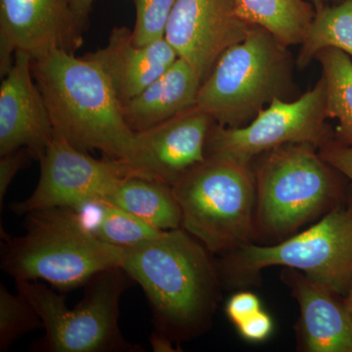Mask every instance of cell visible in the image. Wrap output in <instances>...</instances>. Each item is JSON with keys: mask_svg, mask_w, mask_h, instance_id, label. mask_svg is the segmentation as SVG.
Instances as JSON below:
<instances>
[{"mask_svg": "<svg viewBox=\"0 0 352 352\" xmlns=\"http://www.w3.org/2000/svg\"><path fill=\"white\" fill-rule=\"evenodd\" d=\"M68 1L76 19L87 31L89 25V16L94 0H68Z\"/></svg>", "mask_w": 352, "mask_h": 352, "instance_id": "obj_29", "label": "cell"}, {"mask_svg": "<svg viewBox=\"0 0 352 352\" xmlns=\"http://www.w3.org/2000/svg\"><path fill=\"white\" fill-rule=\"evenodd\" d=\"M47 106L32 73V57L17 51L0 87V156L29 150L39 161L54 138Z\"/></svg>", "mask_w": 352, "mask_h": 352, "instance_id": "obj_14", "label": "cell"}, {"mask_svg": "<svg viewBox=\"0 0 352 352\" xmlns=\"http://www.w3.org/2000/svg\"><path fill=\"white\" fill-rule=\"evenodd\" d=\"M131 278L122 267L101 271L85 285V296L69 308L65 296L38 281H18V293L31 302L43 321L44 336L36 352H142L120 330V302Z\"/></svg>", "mask_w": 352, "mask_h": 352, "instance_id": "obj_7", "label": "cell"}, {"mask_svg": "<svg viewBox=\"0 0 352 352\" xmlns=\"http://www.w3.org/2000/svg\"><path fill=\"white\" fill-rule=\"evenodd\" d=\"M92 232L103 242L126 250L154 239L163 231L122 208L102 201L100 215Z\"/></svg>", "mask_w": 352, "mask_h": 352, "instance_id": "obj_22", "label": "cell"}, {"mask_svg": "<svg viewBox=\"0 0 352 352\" xmlns=\"http://www.w3.org/2000/svg\"><path fill=\"white\" fill-rule=\"evenodd\" d=\"M258 157L252 168L256 241H282L320 219L349 195L346 176L326 163L314 146L289 143Z\"/></svg>", "mask_w": 352, "mask_h": 352, "instance_id": "obj_4", "label": "cell"}, {"mask_svg": "<svg viewBox=\"0 0 352 352\" xmlns=\"http://www.w3.org/2000/svg\"><path fill=\"white\" fill-rule=\"evenodd\" d=\"M344 300L347 309H349V314H351L352 316V283L351 285V288H349V292H347L346 296H344Z\"/></svg>", "mask_w": 352, "mask_h": 352, "instance_id": "obj_31", "label": "cell"}, {"mask_svg": "<svg viewBox=\"0 0 352 352\" xmlns=\"http://www.w3.org/2000/svg\"><path fill=\"white\" fill-rule=\"evenodd\" d=\"M0 157V210H2L7 190L14 177L29 164L30 161L34 160V157L29 150L25 148Z\"/></svg>", "mask_w": 352, "mask_h": 352, "instance_id": "obj_25", "label": "cell"}, {"mask_svg": "<svg viewBox=\"0 0 352 352\" xmlns=\"http://www.w3.org/2000/svg\"><path fill=\"white\" fill-rule=\"evenodd\" d=\"M85 57L94 62L107 76L120 106L141 94L178 59L166 38L138 46L134 43L132 31L126 27L113 28L107 45Z\"/></svg>", "mask_w": 352, "mask_h": 352, "instance_id": "obj_16", "label": "cell"}, {"mask_svg": "<svg viewBox=\"0 0 352 352\" xmlns=\"http://www.w3.org/2000/svg\"><path fill=\"white\" fill-rule=\"evenodd\" d=\"M212 254L182 227L124 252L122 267L144 292L155 330L173 342L195 339L212 325L222 287Z\"/></svg>", "mask_w": 352, "mask_h": 352, "instance_id": "obj_1", "label": "cell"}, {"mask_svg": "<svg viewBox=\"0 0 352 352\" xmlns=\"http://www.w3.org/2000/svg\"><path fill=\"white\" fill-rule=\"evenodd\" d=\"M316 58L323 69L326 115L338 120L333 138L352 148V60L336 48H326Z\"/></svg>", "mask_w": 352, "mask_h": 352, "instance_id": "obj_20", "label": "cell"}, {"mask_svg": "<svg viewBox=\"0 0 352 352\" xmlns=\"http://www.w3.org/2000/svg\"><path fill=\"white\" fill-rule=\"evenodd\" d=\"M240 335L250 342H263L272 333L273 322L270 315L263 310L237 326Z\"/></svg>", "mask_w": 352, "mask_h": 352, "instance_id": "obj_28", "label": "cell"}, {"mask_svg": "<svg viewBox=\"0 0 352 352\" xmlns=\"http://www.w3.org/2000/svg\"><path fill=\"white\" fill-rule=\"evenodd\" d=\"M300 45L296 61L300 69L326 48L344 51L352 57V0L317 9Z\"/></svg>", "mask_w": 352, "mask_h": 352, "instance_id": "obj_21", "label": "cell"}, {"mask_svg": "<svg viewBox=\"0 0 352 352\" xmlns=\"http://www.w3.org/2000/svg\"><path fill=\"white\" fill-rule=\"evenodd\" d=\"M150 344H151L153 351L156 352L176 351L173 346V340L156 330L153 331L151 333Z\"/></svg>", "mask_w": 352, "mask_h": 352, "instance_id": "obj_30", "label": "cell"}, {"mask_svg": "<svg viewBox=\"0 0 352 352\" xmlns=\"http://www.w3.org/2000/svg\"><path fill=\"white\" fill-rule=\"evenodd\" d=\"M85 30L68 0H0V76L12 68L15 53L36 58L52 50L75 53Z\"/></svg>", "mask_w": 352, "mask_h": 352, "instance_id": "obj_11", "label": "cell"}, {"mask_svg": "<svg viewBox=\"0 0 352 352\" xmlns=\"http://www.w3.org/2000/svg\"><path fill=\"white\" fill-rule=\"evenodd\" d=\"M326 163L346 176L352 184V148L338 142L335 138L318 149Z\"/></svg>", "mask_w": 352, "mask_h": 352, "instance_id": "obj_27", "label": "cell"}, {"mask_svg": "<svg viewBox=\"0 0 352 352\" xmlns=\"http://www.w3.org/2000/svg\"><path fill=\"white\" fill-rule=\"evenodd\" d=\"M236 13L250 25L263 28L284 47L302 43L315 11L305 0H234Z\"/></svg>", "mask_w": 352, "mask_h": 352, "instance_id": "obj_19", "label": "cell"}, {"mask_svg": "<svg viewBox=\"0 0 352 352\" xmlns=\"http://www.w3.org/2000/svg\"><path fill=\"white\" fill-rule=\"evenodd\" d=\"M323 78L300 98L274 99L249 124L241 127L214 124L206 144V157H222L251 166L259 155L289 143H303L319 149L335 138L326 120Z\"/></svg>", "mask_w": 352, "mask_h": 352, "instance_id": "obj_9", "label": "cell"}, {"mask_svg": "<svg viewBox=\"0 0 352 352\" xmlns=\"http://www.w3.org/2000/svg\"><path fill=\"white\" fill-rule=\"evenodd\" d=\"M259 310H261V300L251 292H240L231 296L226 307L227 316L236 327Z\"/></svg>", "mask_w": 352, "mask_h": 352, "instance_id": "obj_26", "label": "cell"}, {"mask_svg": "<svg viewBox=\"0 0 352 352\" xmlns=\"http://www.w3.org/2000/svg\"><path fill=\"white\" fill-rule=\"evenodd\" d=\"M293 87L292 58L270 32L252 27L231 46L201 82L197 107L215 124L241 127L274 99L286 100Z\"/></svg>", "mask_w": 352, "mask_h": 352, "instance_id": "obj_6", "label": "cell"}, {"mask_svg": "<svg viewBox=\"0 0 352 352\" xmlns=\"http://www.w3.org/2000/svg\"><path fill=\"white\" fill-rule=\"evenodd\" d=\"M32 73L47 106L55 135L80 151L98 150L129 164L136 155V133L103 71L75 53L52 50L32 58Z\"/></svg>", "mask_w": 352, "mask_h": 352, "instance_id": "obj_2", "label": "cell"}, {"mask_svg": "<svg viewBox=\"0 0 352 352\" xmlns=\"http://www.w3.org/2000/svg\"><path fill=\"white\" fill-rule=\"evenodd\" d=\"M104 201L162 231L180 228L182 212L173 187L138 176L120 178Z\"/></svg>", "mask_w": 352, "mask_h": 352, "instance_id": "obj_18", "label": "cell"}, {"mask_svg": "<svg viewBox=\"0 0 352 352\" xmlns=\"http://www.w3.org/2000/svg\"><path fill=\"white\" fill-rule=\"evenodd\" d=\"M217 265L222 286L256 283L261 270L285 266L344 298L352 283V193L307 230L272 245H241Z\"/></svg>", "mask_w": 352, "mask_h": 352, "instance_id": "obj_5", "label": "cell"}, {"mask_svg": "<svg viewBox=\"0 0 352 352\" xmlns=\"http://www.w3.org/2000/svg\"><path fill=\"white\" fill-rule=\"evenodd\" d=\"M182 227L212 252L256 242V185L252 166L207 157L173 185Z\"/></svg>", "mask_w": 352, "mask_h": 352, "instance_id": "obj_8", "label": "cell"}, {"mask_svg": "<svg viewBox=\"0 0 352 352\" xmlns=\"http://www.w3.org/2000/svg\"><path fill=\"white\" fill-rule=\"evenodd\" d=\"M333 1L340 2V1H342V0H333Z\"/></svg>", "mask_w": 352, "mask_h": 352, "instance_id": "obj_32", "label": "cell"}, {"mask_svg": "<svg viewBox=\"0 0 352 352\" xmlns=\"http://www.w3.org/2000/svg\"><path fill=\"white\" fill-rule=\"evenodd\" d=\"M252 27L237 15L234 0H176L164 38L203 82L220 56L244 41Z\"/></svg>", "mask_w": 352, "mask_h": 352, "instance_id": "obj_12", "label": "cell"}, {"mask_svg": "<svg viewBox=\"0 0 352 352\" xmlns=\"http://www.w3.org/2000/svg\"><path fill=\"white\" fill-rule=\"evenodd\" d=\"M214 122L195 107L136 133V155L124 164L127 176L173 184L206 161V144Z\"/></svg>", "mask_w": 352, "mask_h": 352, "instance_id": "obj_13", "label": "cell"}, {"mask_svg": "<svg viewBox=\"0 0 352 352\" xmlns=\"http://www.w3.org/2000/svg\"><path fill=\"white\" fill-rule=\"evenodd\" d=\"M24 215V235L2 236L1 268L16 282L43 280L68 292L101 271L122 267L126 250L98 239L75 208H43Z\"/></svg>", "mask_w": 352, "mask_h": 352, "instance_id": "obj_3", "label": "cell"}, {"mask_svg": "<svg viewBox=\"0 0 352 352\" xmlns=\"http://www.w3.org/2000/svg\"><path fill=\"white\" fill-rule=\"evenodd\" d=\"M43 328V321L22 294L13 295L0 285V352H6L23 336Z\"/></svg>", "mask_w": 352, "mask_h": 352, "instance_id": "obj_23", "label": "cell"}, {"mask_svg": "<svg viewBox=\"0 0 352 352\" xmlns=\"http://www.w3.org/2000/svg\"><path fill=\"white\" fill-rule=\"evenodd\" d=\"M38 162V186L29 198L11 205L15 214L60 207L76 210L90 201H104L116 183L127 176L122 162L94 159L57 135Z\"/></svg>", "mask_w": 352, "mask_h": 352, "instance_id": "obj_10", "label": "cell"}, {"mask_svg": "<svg viewBox=\"0 0 352 352\" xmlns=\"http://www.w3.org/2000/svg\"><path fill=\"white\" fill-rule=\"evenodd\" d=\"M201 78L178 58L164 75L138 96L122 105V113L134 133L148 131L197 106Z\"/></svg>", "mask_w": 352, "mask_h": 352, "instance_id": "obj_17", "label": "cell"}, {"mask_svg": "<svg viewBox=\"0 0 352 352\" xmlns=\"http://www.w3.org/2000/svg\"><path fill=\"white\" fill-rule=\"evenodd\" d=\"M135 6L134 43L144 46L164 38L176 0H132Z\"/></svg>", "mask_w": 352, "mask_h": 352, "instance_id": "obj_24", "label": "cell"}, {"mask_svg": "<svg viewBox=\"0 0 352 352\" xmlns=\"http://www.w3.org/2000/svg\"><path fill=\"white\" fill-rule=\"evenodd\" d=\"M281 279L300 307L296 332L302 351L352 352V316L344 298L291 268L282 271Z\"/></svg>", "mask_w": 352, "mask_h": 352, "instance_id": "obj_15", "label": "cell"}]
</instances>
